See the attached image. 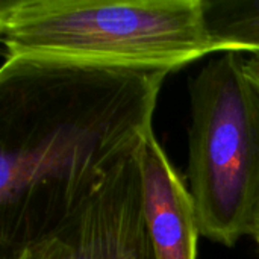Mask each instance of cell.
<instances>
[{
  "instance_id": "obj_1",
  "label": "cell",
  "mask_w": 259,
  "mask_h": 259,
  "mask_svg": "<svg viewBox=\"0 0 259 259\" xmlns=\"http://www.w3.org/2000/svg\"><path fill=\"white\" fill-rule=\"evenodd\" d=\"M168 74L6 59L0 68V259L47 240L153 134Z\"/></svg>"
},
{
  "instance_id": "obj_2",
  "label": "cell",
  "mask_w": 259,
  "mask_h": 259,
  "mask_svg": "<svg viewBox=\"0 0 259 259\" xmlns=\"http://www.w3.org/2000/svg\"><path fill=\"white\" fill-rule=\"evenodd\" d=\"M3 61L30 59L171 74L226 50L203 0H2Z\"/></svg>"
},
{
  "instance_id": "obj_3",
  "label": "cell",
  "mask_w": 259,
  "mask_h": 259,
  "mask_svg": "<svg viewBox=\"0 0 259 259\" xmlns=\"http://www.w3.org/2000/svg\"><path fill=\"white\" fill-rule=\"evenodd\" d=\"M188 182L200 235L225 247L259 225V88L238 52L190 80Z\"/></svg>"
},
{
  "instance_id": "obj_4",
  "label": "cell",
  "mask_w": 259,
  "mask_h": 259,
  "mask_svg": "<svg viewBox=\"0 0 259 259\" xmlns=\"http://www.w3.org/2000/svg\"><path fill=\"white\" fill-rule=\"evenodd\" d=\"M135 156L118 165L55 231L62 259H158Z\"/></svg>"
},
{
  "instance_id": "obj_5",
  "label": "cell",
  "mask_w": 259,
  "mask_h": 259,
  "mask_svg": "<svg viewBox=\"0 0 259 259\" xmlns=\"http://www.w3.org/2000/svg\"><path fill=\"white\" fill-rule=\"evenodd\" d=\"M135 158L146 222L158 259H197L200 228L194 200L155 134L143 141Z\"/></svg>"
},
{
  "instance_id": "obj_6",
  "label": "cell",
  "mask_w": 259,
  "mask_h": 259,
  "mask_svg": "<svg viewBox=\"0 0 259 259\" xmlns=\"http://www.w3.org/2000/svg\"><path fill=\"white\" fill-rule=\"evenodd\" d=\"M211 36L226 52H259V0H203Z\"/></svg>"
},
{
  "instance_id": "obj_7",
  "label": "cell",
  "mask_w": 259,
  "mask_h": 259,
  "mask_svg": "<svg viewBox=\"0 0 259 259\" xmlns=\"http://www.w3.org/2000/svg\"><path fill=\"white\" fill-rule=\"evenodd\" d=\"M14 259H62L61 246L56 238L50 237L24 249Z\"/></svg>"
},
{
  "instance_id": "obj_8",
  "label": "cell",
  "mask_w": 259,
  "mask_h": 259,
  "mask_svg": "<svg viewBox=\"0 0 259 259\" xmlns=\"http://www.w3.org/2000/svg\"><path fill=\"white\" fill-rule=\"evenodd\" d=\"M244 70L250 80L259 88V52L250 53L247 58H244Z\"/></svg>"
},
{
  "instance_id": "obj_9",
  "label": "cell",
  "mask_w": 259,
  "mask_h": 259,
  "mask_svg": "<svg viewBox=\"0 0 259 259\" xmlns=\"http://www.w3.org/2000/svg\"><path fill=\"white\" fill-rule=\"evenodd\" d=\"M253 238H255V241H256V244H258V247H259V225H258L256 232H255V235H253Z\"/></svg>"
}]
</instances>
